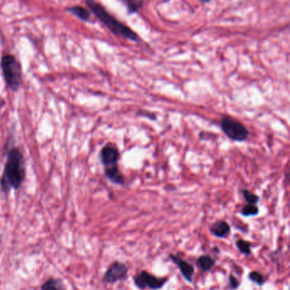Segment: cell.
I'll use <instances>...</instances> for the list:
<instances>
[{
    "instance_id": "19",
    "label": "cell",
    "mask_w": 290,
    "mask_h": 290,
    "mask_svg": "<svg viewBox=\"0 0 290 290\" xmlns=\"http://www.w3.org/2000/svg\"><path fill=\"white\" fill-rule=\"evenodd\" d=\"M228 283H229L230 289L232 290H238V288L240 287V285H241L240 280L238 278H236L235 276L233 275L232 273H231L229 275Z\"/></svg>"
},
{
    "instance_id": "4",
    "label": "cell",
    "mask_w": 290,
    "mask_h": 290,
    "mask_svg": "<svg viewBox=\"0 0 290 290\" xmlns=\"http://www.w3.org/2000/svg\"><path fill=\"white\" fill-rule=\"evenodd\" d=\"M221 128L229 139L235 142H244L249 137V131L242 123L231 117L221 119Z\"/></svg>"
},
{
    "instance_id": "8",
    "label": "cell",
    "mask_w": 290,
    "mask_h": 290,
    "mask_svg": "<svg viewBox=\"0 0 290 290\" xmlns=\"http://www.w3.org/2000/svg\"><path fill=\"white\" fill-rule=\"evenodd\" d=\"M100 158L105 167L116 165L120 158V152L116 145L109 143L102 148Z\"/></svg>"
},
{
    "instance_id": "3",
    "label": "cell",
    "mask_w": 290,
    "mask_h": 290,
    "mask_svg": "<svg viewBox=\"0 0 290 290\" xmlns=\"http://www.w3.org/2000/svg\"><path fill=\"white\" fill-rule=\"evenodd\" d=\"M1 70L6 85L12 91H17L22 84V69L15 55L6 54L0 61Z\"/></svg>"
},
{
    "instance_id": "7",
    "label": "cell",
    "mask_w": 290,
    "mask_h": 290,
    "mask_svg": "<svg viewBox=\"0 0 290 290\" xmlns=\"http://www.w3.org/2000/svg\"><path fill=\"white\" fill-rule=\"evenodd\" d=\"M168 258L170 259V261L178 267L184 279L186 282H188L189 284H192L194 280L195 275V268L193 265L181 257L175 256L174 254H169Z\"/></svg>"
},
{
    "instance_id": "14",
    "label": "cell",
    "mask_w": 290,
    "mask_h": 290,
    "mask_svg": "<svg viewBox=\"0 0 290 290\" xmlns=\"http://www.w3.org/2000/svg\"><path fill=\"white\" fill-rule=\"evenodd\" d=\"M248 279H249L250 282H252L253 284H255V285H257V286H260V287L264 286L267 284V280H268L267 277L263 275L260 272H257V271L250 272L248 274Z\"/></svg>"
},
{
    "instance_id": "15",
    "label": "cell",
    "mask_w": 290,
    "mask_h": 290,
    "mask_svg": "<svg viewBox=\"0 0 290 290\" xmlns=\"http://www.w3.org/2000/svg\"><path fill=\"white\" fill-rule=\"evenodd\" d=\"M236 247L238 251L241 253L242 255L250 256L252 255V249H251V243L247 241L245 239H238L235 243Z\"/></svg>"
},
{
    "instance_id": "1",
    "label": "cell",
    "mask_w": 290,
    "mask_h": 290,
    "mask_svg": "<svg viewBox=\"0 0 290 290\" xmlns=\"http://www.w3.org/2000/svg\"><path fill=\"white\" fill-rule=\"evenodd\" d=\"M26 178V164L23 154L17 147H12L6 158L3 174L0 179L1 191L8 194L12 189L18 190Z\"/></svg>"
},
{
    "instance_id": "18",
    "label": "cell",
    "mask_w": 290,
    "mask_h": 290,
    "mask_svg": "<svg viewBox=\"0 0 290 290\" xmlns=\"http://www.w3.org/2000/svg\"><path fill=\"white\" fill-rule=\"evenodd\" d=\"M124 3H125V5L127 6L129 13L132 14V13L138 11L142 8L144 2L140 1V0H125L124 1Z\"/></svg>"
},
{
    "instance_id": "5",
    "label": "cell",
    "mask_w": 290,
    "mask_h": 290,
    "mask_svg": "<svg viewBox=\"0 0 290 290\" xmlns=\"http://www.w3.org/2000/svg\"><path fill=\"white\" fill-rule=\"evenodd\" d=\"M168 281L167 277L158 278L145 270L141 271L133 277L134 285L140 290H145V289L151 290H162Z\"/></svg>"
},
{
    "instance_id": "10",
    "label": "cell",
    "mask_w": 290,
    "mask_h": 290,
    "mask_svg": "<svg viewBox=\"0 0 290 290\" xmlns=\"http://www.w3.org/2000/svg\"><path fill=\"white\" fill-rule=\"evenodd\" d=\"M105 175L112 182L123 186L125 184V178L119 169L118 164L105 168Z\"/></svg>"
},
{
    "instance_id": "13",
    "label": "cell",
    "mask_w": 290,
    "mask_h": 290,
    "mask_svg": "<svg viewBox=\"0 0 290 290\" xmlns=\"http://www.w3.org/2000/svg\"><path fill=\"white\" fill-rule=\"evenodd\" d=\"M67 10L70 12L71 14L77 16L80 20H84V21H88V20H90V10L87 8H85V7L80 5H73L68 7Z\"/></svg>"
},
{
    "instance_id": "20",
    "label": "cell",
    "mask_w": 290,
    "mask_h": 290,
    "mask_svg": "<svg viewBox=\"0 0 290 290\" xmlns=\"http://www.w3.org/2000/svg\"><path fill=\"white\" fill-rule=\"evenodd\" d=\"M4 105H5L4 99L2 96H0V110H1V108H3L4 107Z\"/></svg>"
},
{
    "instance_id": "9",
    "label": "cell",
    "mask_w": 290,
    "mask_h": 290,
    "mask_svg": "<svg viewBox=\"0 0 290 290\" xmlns=\"http://www.w3.org/2000/svg\"><path fill=\"white\" fill-rule=\"evenodd\" d=\"M209 232L217 238H226L232 232V226L225 220H218L209 226Z\"/></svg>"
},
{
    "instance_id": "2",
    "label": "cell",
    "mask_w": 290,
    "mask_h": 290,
    "mask_svg": "<svg viewBox=\"0 0 290 290\" xmlns=\"http://www.w3.org/2000/svg\"><path fill=\"white\" fill-rule=\"evenodd\" d=\"M85 3L87 4L88 8L93 12L96 17L98 18L113 34L131 41L137 42L139 40V36L137 35V32H134L131 27L119 21L113 15H111L110 13L105 9L104 6L102 5L101 3L95 2L93 0H87Z\"/></svg>"
},
{
    "instance_id": "12",
    "label": "cell",
    "mask_w": 290,
    "mask_h": 290,
    "mask_svg": "<svg viewBox=\"0 0 290 290\" xmlns=\"http://www.w3.org/2000/svg\"><path fill=\"white\" fill-rule=\"evenodd\" d=\"M41 290H67V288L61 279L50 278L42 285Z\"/></svg>"
},
{
    "instance_id": "6",
    "label": "cell",
    "mask_w": 290,
    "mask_h": 290,
    "mask_svg": "<svg viewBox=\"0 0 290 290\" xmlns=\"http://www.w3.org/2000/svg\"><path fill=\"white\" fill-rule=\"evenodd\" d=\"M129 267L121 261H115L109 266L103 276V282L108 285H114L118 282L128 279Z\"/></svg>"
},
{
    "instance_id": "16",
    "label": "cell",
    "mask_w": 290,
    "mask_h": 290,
    "mask_svg": "<svg viewBox=\"0 0 290 290\" xmlns=\"http://www.w3.org/2000/svg\"><path fill=\"white\" fill-rule=\"evenodd\" d=\"M260 213V209L257 205H251V204H246L242 208L241 210L239 211V214L244 216V217H252L256 216Z\"/></svg>"
},
{
    "instance_id": "11",
    "label": "cell",
    "mask_w": 290,
    "mask_h": 290,
    "mask_svg": "<svg viewBox=\"0 0 290 290\" xmlns=\"http://www.w3.org/2000/svg\"><path fill=\"white\" fill-rule=\"evenodd\" d=\"M196 264L202 273H209L216 265V261L209 255H202L197 259Z\"/></svg>"
},
{
    "instance_id": "17",
    "label": "cell",
    "mask_w": 290,
    "mask_h": 290,
    "mask_svg": "<svg viewBox=\"0 0 290 290\" xmlns=\"http://www.w3.org/2000/svg\"><path fill=\"white\" fill-rule=\"evenodd\" d=\"M242 194H243V197H244V200L246 202L247 204L257 205L260 200H261V197H259L258 195L250 192V190H248V189L242 190Z\"/></svg>"
}]
</instances>
